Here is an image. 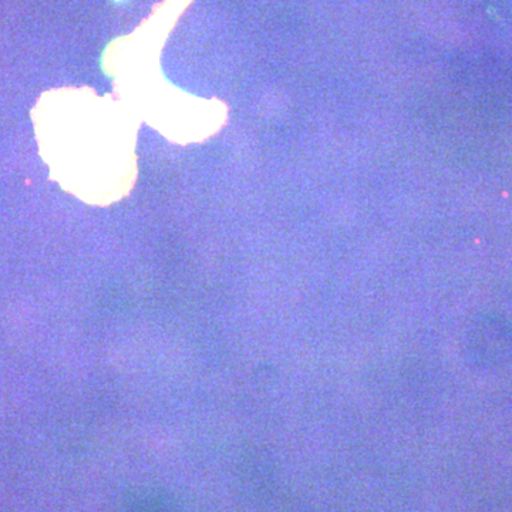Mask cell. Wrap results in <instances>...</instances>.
Segmentation results:
<instances>
[{
  "label": "cell",
  "instance_id": "1",
  "mask_svg": "<svg viewBox=\"0 0 512 512\" xmlns=\"http://www.w3.org/2000/svg\"><path fill=\"white\" fill-rule=\"evenodd\" d=\"M117 2H122V0H117Z\"/></svg>",
  "mask_w": 512,
  "mask_h": 512
}]
</instances>
